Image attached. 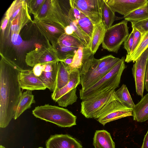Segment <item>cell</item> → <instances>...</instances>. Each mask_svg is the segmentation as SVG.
Segmentation results:
<instances>
[{"label": "cell", "mask_w": 148, "mask_h": 148, "mask_svg": "<svg viewBox=\"0 0 148 148\" xmlns=\"http://www.w3.org/2000/svg\"><path fill=\"white\" fill-rule=\"evenodd\" d=\"M21 71L7 60L0 64V127H7L14 118L22 93L18 80Z\"/></svg>", "instance_id": "obj_1"}, {"label": "cell", "mask_w": 148, "mask_h": 148, "mask_svg": "<svg viewBox=\"0 0 148 148\" xmlns=\"http://www.w3.org/2000/svg\"><path fill=\"white\" fill-rule=\"evenodd\" d=\"M125 58L123 57L112 69L104 77L86 89L79 90L80 98L82 101L97 94L119 87L121 77L126 68Z\"/></svg>", "instance_id": "obj_2"}, {"label": "cell", "mask_w": 148, "mask_h": 148, "mask_svg": "<svg viewBox=\"0 0 148 148\" xmlns=\"http://www.w3.org/2000/svg\"><path fill=\"white\" fill-rule=\"evenodd\" d=\"M32 113L37 118L61 127H71L76 124L75 115L68 109L58 106L49 104L38 106Z\"/></svg>", "instance_id": "obj_3"}, {"label": "cell", "mask_w": 148, "mask_h": 148, "mask_svg": "<svg viewBox=\"0 0 148 148\" xmlns=\"http://www.w3.org/2000/svg\"><path fill=\"white\" fill-rule=\"evenodd\" d=\"M127 22L124 20L112 25L106 30L102 43L103 49L110 52L117 53L129 35Z\"/></svg>", "instance_id": "obj_4"}, {"label": "cell", "mask_w": 148, "mask_h": 148, "mask_svg": "<svg viewBox=\"0 0 148 148\" xmlns=\"http://www.w3.org/2000/svg\"><path fill=\"white\" fill-rule=\"evenodd\" d=\"M113 89L105 91L82 101L80 113L87 118H94L105 105L114 100H117Z\"/></svg>", "instance_id": "obj_5"}, {"label": "cell", "mask_w": 148, "mask_h": 148, "mask_svg": "<svg viewBox=\"0 0 148 148\" xmlns=\"http://www.w3.org/2000/svg\"><path fill=\"white\" fill-rule=\"evenodd\" d=\"M131 116H133L132 109L125 106L118 100H114L103 107L93 119L104 126L110 122Z\"/></svg>", "instance_id": "obj_6"}, {"label": "cell", "mask_w": 148, "mask_h": 148, "mask_svg": "<svg viewBox=\"0 0 148 148\" xmlns=\"http://www.w3.org/2000/svg\"><path fill=\"white\" fill-rule=\"evenodd\" d=\"M95 25L101 21L103 0H71Z\"/></svg>", "instance_id": "obj_7"}, {"label": "cell", "mask_w": 148, "mask_h": 148, "mask_svg": "<svg viewBox=\"0 0 148 148\" xmlns=\"http://www.w3.org/2000/svg\"><path fill=\"white\" fill-rule=\"evenodd\" d=\"M70 8L68 15L69 18L91 40L96 25L89 18L77 8L71 0L69 1Z\"/></svg>", "instance_id": "obj_8"}, {"label": "cell", "mask_w": 148, "mask_h": 148, "mask_svg": "<svg viewBox=\"0 0 148 148\" xmlns=\"http://www.w3.org/2000/svg\"><path fill=\"white\" fill-rule=\"evenodd\" d=\"M148 58V47L135 62L132 68L137 94L142 97L144 89V78Z\"/></svg>", "instance_id": "obj_9"}, {"label": "cell", "mask_w": 148, "mask_h": 148, "mask_svg": "<svg viewBox=\"0 0 148 148\" xmlns=\"http://www.w3.org/2000/svg\"><path fill=\"white\" fill-rule=\"evenodd\" d=\"M25 61L28 66L32 67L38 64L43 65L59 62L56 51L53 48L42 49L30 52L26 56Z\"/></svg>", "instance_id": "obj_10"}, {"label": "cell", "mask_w": 148, "mask_h": 148, "mask_svg": "<svg viewBox=\"0 0 148 148\" xmlns=\"http://www.w3.org/2000/svg\"><path fill=\"white\" fill-rule=\"evenodd\" d=\"M104 0L114 12H118L124 16L148 4L147 0Z\"/></svg>", "instance_id": "obj_11"}, {"label": "cell", "mask_w": 148, "mask_h": 148, "mask_svg": "<svg viewBox=\"0 0 148 148\" xmlns=\"http://www.w3.org/2000/svg\"><path fill=\"white\" fill-rule=\"evenodd\" d=\"M18 80L23 89L32 91L45 90L47 88L40 79L35 75L32 69L20 71Z\"/></svg>", "instance_id": "obj_12"}, {"label": "cell", "mask_w": 148, "mask_h": 148, "mask_svg": "<svg viewBox=\"0 0 148 148\" xmlns=\"http://www.w3.org/2000/svg\"><path fill=\"white\" fill-rule=\"evenodd\" d=\"M120 59L116 58L112 62L100 70L94 72L87 73L80 76L82 90L87 89L96 83L108 73Z\"/></svg>", "instance_id": "obj_13"}, {"label": "cell", "mask_w": 148, "mask_h": 148, "mask_svg": "<svg viewBox=\"0 0 148 148\" xmlns=\"http://www.w3.org/2000/svg\"><path fill=\"white\" fill-rule=\"evenodd\" d=\"M46 148H84L75 138L67 134L52 135L47 140Z\"/></svg>", "instance_id": "obj_14"}, {"label": "cell", "mask_w": 148, "mask_h": 148, "mask_svg": "<svg viewBox=\"0 0 148 148\" xmlns=\"http://www.w3.org/2000/svg\"><path fill=\"white\" fill-rule=\"evenodd\" d=\"M41 20L57 23L62 26L64 29L67 26H70L69 18L67 14L63 11L58 1L56 0H51L47 15L45 18Z\"/></svg>", "instance_id": "obj_15"}, {"label": "cell", "mask_w": 148, "mask_h": 148, "mask_svg": "<svg viewBox=\"0 0 148 148\" xmlns=\"http://www.w3.org/2000/svg\"><path fill=\"white\" fill-rule=\"evenodd\" d=\"M35 22L40 32L46 38L51 41L54 39L56 44L60 36L65 33L64 29L57 23L43 20Z\"/></svg>", "instance_id": "obj_16"}, {"label": "cell", "mask_w": 148, "mask_h": 148, "mask_svg": "<svg viewBox=\"0 0 148 148\" xmlns=\"http://www.w3.org/2000/svg\"><path fill=\"white\" fill-rule=\"evenodd\" d=\"M92 53L90 48L83 45L80 46L73 57V61L69 66H67L68 71L71 72L75 70L79 72L83 66L89 59Z\"/></svg>", "instance_id": "obj_17"}, {"label": "cell", "mask_w": 148, "mask_h": 148, "mask_svg": "<svg viewBox=\"0 0 148 148\" xmlns=\"http://www.w3.org/2000/svg\"><path fill=\"white\" fill-rule=\"evenodd\" d=\"M81 80L80 75L78 70H75L71 71L69 82L64 87L56 92H53L51 95L52 99L56 102L64 95L72 89L76 88L79 84H81Z\"/></svg>", "instance_id": "obj_18"}, {"label": "cell", "mask_w": 148, "mask_h": 148, "mask_svg": "<svg viewBox=\"0 0 148 148\" xmlns=\"http://www.w3.org/2000/svg\"><path fill=\"white\" fill-rule=\"evenodd\" d=\"M93 144L95 148H115L110 134L105 130L96 131Z\"/></svg>", "instance_id": "obj_19"}, {"label": "cell", "mask_w": 148, "mask_h": 148, "mask_svg": "<svg viewBox=\"0 0 148 148\" xmlns=\"http://www.w3.org/2000/svg\"><path fill=\"white\" fill-rule=\"evenodd\" d=\"M132 110L134 120L142 122L148 120V93L135 105Z\"/></svg>", "instance_id": "obj_20"}, {"label": "cell", "mask_w": 148, "mask_h": 148, "mask_svg": "<svg viewBox=\"0 0 148 148\" xmlns=\"http://www.w3.org/2000/svg\"><path fill=\"white\" fill-rule=\"evenodd\" d=\"M32 90H27L22 93L17 107L14 119H17L23 112L31 107L35 103L34 96Z\"/></svg>", "instance_id": "obj_21"}, {"label": "cell", "mask_w": 148, "mask_h": 148, "mask_svg": "<svg viewBox=\"0 0 148 148\" xmlns=\"http://www.w3.org/2000/svg\"><path fill=\"white\" fill-rule=\"evenodd\" d=\"M55 62L52 70L49 72L43 71L38 77L42 81L47 88L53 92L55 89L58 69V62Z\"/></svg>", "instance_id": "obj_22"}, {"label": "cell", "mask_w": 148, "mask_h": 148, "mask_svg": "<svg viewBox=\"0 0 148 148\" xmlns=\"http://www.w3.org/2000/svg\"><path fill=\"white\" fill-rule=\"evenodd\" d=\"M106 30L102 21L96 25L89 47L91 52L93 54L102 43Z\"/></svg>", "instance_id": "obj_23"}, {"label": "cell", "mask_w": 148, "mask_h": 148, "mask_svg": "<svg viewBox=\"0 0 148 148\" xmlns=\"http://www.w3.org/2000/svg\"><path fill=\"white\" fill-rule=\"evenodd\" d=\"M70 73L67 69V66L63 62L59 61L56 87L53 92H56L68 83L70 79Z\"/></svg>", "instance_id": "obj_24"}, {"label": "cell", "mask_w": 148, "mask_h": 148, "mask_svg": "<svg viewBox=\"0 0 148 148\" xmlns=\"http://www.w3.org/2000/svg\"><path fill=\"white\" fill-rule=\"evenodd\" d=\"M115 13L104 0H103L101 21L106 30L110 28L116 20L123 18L116 16Z\"/></svg>", "instance_id": "obj_25"}, {"label": "cell", "mask_w": 148, "mask_h": 148, "mask_svg": "<svg viewBox=\"0 0 148 148\" xmlns=\"http://www.w3.org/2000/svg\"><path fill=\"white\" fill-rule=\"evenodd\" d=\"M148 47V32L141 36L139 42L133 52L130 56H126L125 62H134L142 53Z\"/></svg>", "instance_id": "obj_26"}, {"label": "cell", "mask_w": 148, "mask_h": 148, "mask_svg": "<svg viewBox=\"0 0 148 148\" xmlns=\"http://www.w3.org/2000/svg\"><path fill=\"white\" fill-rule=\"evenodd\" d=\"M115 95L118 100L125 106L133 109L134 104L127 88L125 84L115 92Z\"/></svg>", "instance_id": "obj_27"}, {"label": "cell", "mask_w": 148, "mask_h": 148, "mask_svg": "<svg viewBox=\"0 0 148 148\" xmlns=\"http://www.w3.org/2000/svg\"><path fill=\"white\" fill-rule=\"evenodd\" d=\"M148 4L133 11L127 15L124 16L123 18L131 23L140 21L148 18Z\"/></svg>", "instance_id": "obj_28"}, {"label": "cell", "mask_w": 148, "mask_h": 148, "mask_svg": "<svg viewBox=\"0 0 148 148\" xmlns=\"http://www.w3.org/2000/svg\"><path fill=\"white\" fill-rule=\"evenodd\" d=\"M56 45L60 46L77 48L82 45H84L77 38L73 35H68L65 33L60 36Z\"/></svg>", "instance_id": "obj_29"}, {"label": "cell", "mask_w": 148, "mask_h": 148, "mask_svg": "<svg viewBox=\"0 0 148 148\" xmlns=\"http://www.w3.org/2000/svg\"><path fill=\"white\" fill-rule=\"evenodd\" d=\"M116 58L112 55L104 56L99 59L95 58L92 64L87 73L93 72L100 70L112 62Z\"/></svg>", "instance_id": "obj_30"}, {"label": "cell", "mask_w": 148, "mask_h": 148, "mask_svg": "<svg viewBox=\"0 0 148 148\" xmlns=\"http://www.w3.org/2000/svg\"><path fill=\"white\" fill-rule=\"evenodd\" d=\"M76 88L73 89L59 99L57 102L59 106L66 107L75 102L78 97L76 95Z\"/></svg>", "instance_id": "obj_31"}, {"label": "cell", "mask_w": 148, "mask_h": 148, "mask_svg": "<svg viewBox=\"0 0 148 148\" xmlns=\"http://www.w3.org/2000/svg\"><path fill=\"white\" fill-rule=\"evenodd\" d=\"M56 45H57L58 47L57 49H55L59 61L67 58L73 57L79 48Z\"/></svg>", "instance_id": "obj_32"}, {"label": "cell", "mask_w": 148, "mask_h": 148, "mask_svg": "<svg viewBox=\"0 0 148 148\" xmlns=\"http://www.w3.org/2000/svg\"><path fill=\"white\" fill-rule=\"evenodd\" d=\"M131 23L132 28L138 31L141 36L148 32V18L139 21Z\"/></svg>", "instance_id": "obj_33"}, {"label": "cell", "mask_w": 148, "mask_h": 148, "mask_svg": "<svg viewBox=\"0 0 148 148\" xmlns=\"http://www.w3.org/2000/svg\"><path fill=\"white\" fill-rule=\"evenodd\" d=\"M51 2V0H45L39 11L34 16L35 22L42 20L45 17L49 10Z\"/></svg>", "instance_id": "obj_34"}, {"label": "cell", "mask_w": 148, "mask_h": 148, "mask_svg": "<svg viewBox=\"0 0 148 148\" xmlns=\"http://www.w3.org/2000/svg\"><path fill=\"white\" fill-rule=\"evenodd\" d=\"M45 0L32 1L29 3L30 11L35 16L39 11Z\"/></svg>", "instance_id": "obj_35"}, {"label": "cell", "mask_w": 148, "mask_h": 148, "mask_svg": "<svg viewBox=\"0 0 148 148\" xmlns=\"http://www.w3.org/2000/svg\"><path fill=\"white\" fill-rule=\"evenodd\" d=\"M133 44V34L132 31L124 42V48L127 51L126 56L130 55L131 52Z\"/></svg>", "instance_id": "obj_36"}, {"label": "cell", "mask_w": 148, "mask_h": 148, "mask_svg": "<svg viewBox=\"0 0 148 148\" xmlns=\"http://www.w3.org/2000/svg\"><path fill=\"white\" fill-rule=\"evenodd\" d=\"M132 31L133 34V46L130 54L128 56H126V57L131 55L134 51L138 46L141 37V35L140 33L136 29L132 28Z\"/></svg>", "instance_id": "obj_37"}, {"label": "cell", "mask_w": 148, "mask_h": 148, "mask_svg": "<svg viewBox=\"0 0 148 148\" xmlns=\"http://www.w3.org/2000/svg\"><path fill=\"white\" fill-rule=\"evenodd\" d=\"M11 40L12 44L16 46L20 45L22 42V40L18 33H12L11 37Z\"/></svg>", "instance_id": "obj_38"}, {"label": "cell", "mask_w": 148, "mask_h": 148, "mask_svg": "<svg viewBox=\"0 0 148 148\" xmlns=\"http://www.w3.org/2000/svg\"><path fill=\"white\" fill-rule=\"evenodd\" d=\"M32 70L35 75L39 77L43 71V65L37 64L33 67Z\"/></svg>", "instance_id": "obj_39"}, {"label": "cell", "mask_w": 148, "mask_h": 148, "mask_svg": "<svg viewBox=\"0 0 148 148\" xmlns=\"http://www.w3.org/2000/svg\"><path fill=\"white\" fill-rule=\"evenodd\" d=\"M144 85L145 88L148 91V58L147 60L144 78Z\"/></svg>", "instance_id": "obj_40"}, {"label": "cell", "mask_w": 148, "mask_h": 148, "mask_svg": "<svg viewBox=\"0 0 148 148\" xmlns=\"http://www.w3.org/2000/svg\"><path fill=\"white\" fill-rule=\"evenodd\" d=\"M141 148H148V130L145 136Z\"/></svg>", "instance_id": "obj_41"}, {"label": "cell", "mask_w": 148, "mask_h": 148, "mask_svg": "<svg viewBox=\"0 0 148 148\" xmlns=\"http://www.w3.org/2000/svg\"><path fill=\"white\" fill-rule=\"evenodd\" d=\"M73 59V57L66 58L60 61L63 62L65 65L67 66L70 65L72 63Z\"/></svg>", "instance_id": "obj_42"}, {"label": "cell", "mask_w": 148, "mask_h": 148, "mask_svg": "<svg viewBox=\"0 0 148 148\" xmlns=\"http://www.w3.org/2000/svg\"><path fill=\"white\" fill-rule=\"evenodd\" d=\"M8 19L6 17L3 20L1 26V28L2 30H4L5 29L8 22Z\"/></svg>", "instance_id": "obj_43"}, {"label": "cell", "mask_w": 148, "mask_h": 148, "mask_svg": "<svg viewBox=\"0 0 148 148\" xmlns=\"http://www.w3.org/2000/svg\"><path fill=\"white\" fill-rule=\"evenodd\" d=\"M0 148H5L3 146L1 145L0 146Z\"/></svg>", "instance_id": "obj_44"}, {"label": "cell", "mask_w": 148, "mask_h": 148, "mask_svg": "<svg viewBox=\"0 0 148 148\" xmlns=\"http://www.w3.org/2000/svg\"><path fill=\"white\" fill-rule=\"evenodd\" d=\"M38 148H43L42 147H38Z\"/></svg>", "instance_id": "obj_45"}, {"label": "cell", "mask_w": 148, "mask_h": 148, "mask_svg": "<svg viewBox=\"0 0 148 148\" xmlns=\"http://www.w3.org/2000/svg\"><path fill=\"white\" fill-rule=\"evenodd\" d=\"M147 10H148V5H147Z\"/></svg>", "instance_id": "obj_46"}]
</instances>
